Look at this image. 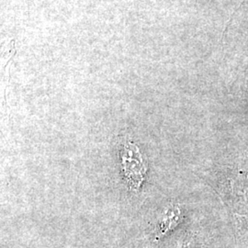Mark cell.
<instances>
[{"instance_id": "obj_1", "label": "cell", "mask_w": 248, "mask_h": 248, "mask_svg": "<svg viewBox=\"0 0 248 248\" xmlns=\"http://www.w3.org/2000/svg\"><path fill=\"white\" fill-rule=\"evenodd\" d=\"M121 162L124 177L130 190L138 191L144 181L148 169L139 147L131 140L124 142Z\"/></svg>"}, {"instance_id": "obj_2", "label": "cell", "mask_w": 248, "mask_h": 248, "mask_svg": "<svg viewBox=\"0 0 248 248\" xmlns=\"http://www.w3.org/2000/svg\"><path fill=\"white\" fill-rule=\"evenodd\" d=\"M232 207L240 213H248V173H239L231 182Z\"/></svg>"}, {"instance_id": "obj_3", "label": "cell", "mask_w": 248, "mask_h": 248, "mask_svg": "<svg viewBox=\"0 0 248 248\" xmlns=\"http://www.w3.org/2000/svg\"><path fill=\"white\" fill-rule=\"evenodd\" d=\"M181 219V213L177 206H170L169 209L165 212L161 222L158 226V232L157 237H162L166 233H168L169 231L175 228L180 222Z\"/></svg>"}, {"instance_id": "obj_4", "label": "cell", "mask_w": 248, "mask_h": 248, "mask_svg": "<svg viewBox=\"0 0 248 248\" xmlns=\"http://www.w3.org/2000/svg\"><path fill=\"white\" fill-rule=\"evenodd\" d=\"M179 248H191V244H190V242H188V241H186V242H184L182 245H181V247Z\"/></svg>"}]
</instances>
